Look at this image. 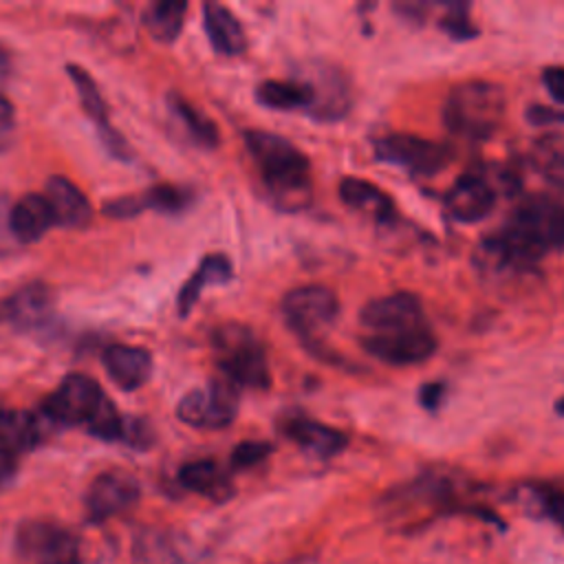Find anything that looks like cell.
I'll list each match as a JSON object with an SVG mask.
<instances>
[{
    "mask_svg": "<svg viewBox=\"0 0 564 564\" xmlns=\"http://www.w3.org/2000/svg\"><path fill=\"white\" fill-rule=\"evenodd\" d=\"M245 145L278 207L295 212L311 200L308 156L286 137L267 130H247Z\"/></svg>",
    "mask_w": 564,
    "mask_h": 564,
    "instance_id": "cell-1",
    "label": "cell"
},
{
    "mask_svg": "<svg viewBox=\"0 0 564 564\" xmlns=\"http://www.w3.org/2000/svg\"><path fill=\"white\" fill-rule=\"evenodd\" d=\"M498 234L518 260L533 269L544 253L564 251V203L540 194L529 196Z\"/></svg>",
    "mask_w": 564,
    "mask_h": 564,
    "instance_id": "cell-2",
    "label": "cell"
},
{
    "mask_svg": "<svg viewBox=\"0 0 564 564\" xmlns=\"http://www.w3.org/2000/svg\"><path fill=\"white\" fill-rule=\"evenodd\" d=\"M505 90L494 82L469 79L456 84L443 101L445 128L463 139L485 141L502 123L505 117Z\"/></svg>",
    "mask_w": 564,
    "mask_h": 564,
    "instance_id": "cell-3",
    "label": "cell"
},
{
    "mask_svg": "<svg viewBox=\"0 0 564 564\" xmlns=\"http://www.w3.org/2000/svg\"><path fill=\"white\" fill-rule=\"evenodd\" d=\"M212 346L223 377L236 388L267 390L271 386L264 346L249 326L238 322L220 324L212 335Z\"/></svg>",
    "mask_w": 564,
    "mask_h": 564,
    "instance_id": "cell-4",
    "label": "cell"
},
{
    "mask_svg": "<svg viewBox=\"0 0 564 564\" xmlns=\"http://www.w3.org/2000/svg\"><path fill=\"white\" fill-rule=\"evenodd\" d=\"M15 549L26 564H86L79 538L55 520L22 522Z\"/></svg>",
    "mask_w": 564,
    "mask_h": 564,
    "instance_id": "cell-5",
    "label": "cell"
},
{
    "mask_svg": "<svg viewBox=\"0 0 564 564\" xmlns=\"http://www.w3.org/2000/svg\"><path fill=\"white\" fill-rule=\"evenodd\" d=\"M108 401L110 399L101 392L93 377L68 375L57 390L46 397L42 412L51 423L88 427Z\"/></svg>",
    "mask_w": 564,
    "mask_h": 564,
    "instance_id": "cell-6",
    "label": "cell"
},
{
    "mask_svg": "<svg viewBox=\"0 0 564 564\" xmlns=\"http://www.w3.org/2000/svg\"><path fill=\"white\" fill-rule=\"evenodd\" d=\"M361 346L370 357L388 366H414L427 361L436 352L438 341L432 326L421 322L405 328L366 333Z\"/></svg>",
    "mask_w": 564,
    "mask_h": 564,
    "instance_id": "cell-7",
    "label": "cell"
},
{
    "mask_svg": "<svg viewBox=\"0 0 564 564\" xmlns=\"http://www.w3.org/2000/svg\"><path fill=\"white\" fill-rule=\"evenodd\" d=\"M372 148L379 161L399 165L416 176H430L441 172L452 156L447 145L412 132L383 134L372 143Z\"/></svg>",
    "mask_w": 564,
    "mask_h": 564,
    "instance_id": "cell-8",
    "label": "cell"
},
{
    "mask_svg": "<svg viewBox=\"0 0 564 564\" xmlns=\"http://www.w3.org/2000/svg\"><path fill=\"white\" fill-rule=\"evenodd\" d=\"M238 412V388L225 377L209 381L205 388L189 390L176 405L183 423L203 430L227 427Z\"/></svg>",
    "mask_w": 564,
    "mask_h": 564,
    "instance_id": "cell-9",
    "label": "cell"
},
{
    "mask_svg": "<svg viewBox=\"0 0 564 564\" xmlns=\"http://www.w3.org/2000/svg\"><path fill=\"white\" fill-rule=\"evenodd\" d=\"M337 313L339 300L335 291L322 284H302L282 297V315L300 337H311L330 326Z\"/></svg>",
    "mask_w": 564,
    "mask_h": 564,
    "instance_id": "cell-10",
    "label": "cell"
},
{
    "mask_svg": "<svg viewBox=\"0 0 564 564\" xmlns=\"http://www.w3.org/2000/svg\"><path fill=\"white\" fill-rule=\"evenodd\" d=\"M132 564H209L207 555L183 533L163 527H143L130 546Z\"/></svg>",
    "mask_w": 564,
    "mask_h": 564,
    "instance_id": "cell-11",
    "label": "cell"
},
{
    "mask_svg": "<svg viewBox=\"0 0 564 564\" xmlns=\"http://www.w3.org/2000/svg\"><path fill=\"white\" fill-rule=\"evenodd\" d=\"M139 482L132 474L121 471V469H108L101 471L99 476L93 478V482L86 489V516L93 522H104L110 520L130 507L137 505L139 500Z\"/></svg>",
    "mask_w": 564,
    "mask_h": 564,
    "instance_id": "cell-12",
    "label": "cell"
},
{
    "mask_svg": "<svg viewBox=\"0 0 564 564\" xmlns=\"http://www.w3.org/2000/svg\"><path fill=\"white\" fill-rule=\"evenodd\" d=\"M498 187L485 174H463L445 194V207L458 223H478L491 214Z\"/></svg>",
    "mask_w": 564,
    "mask_h": 564,
    "instance_id": "cell-13",
    "label": "cell"
},
{
    "mask_svg": "<svg viewBox=\"0 0 564 564\" xmlns=\"http://www.w3.org/2000/svg\"><path fill=\"white\" fill-rule=\"evenodd\" d=\"M359 322L366 328V333H379L421 324L425 322V315L419 295L410 291H397L370 300L359 311Z\"/></svg>",
    "mask_w": 564,
    "mask_h": 564,
    "instance_id": "cell-14",
    "label": "cell"
},
{
    "mask_svg": "<svg viewBox=\"0 0 564 564\" xmlns=\"http://www.w3.org/2000/svg\"><path fill=\"white\" fill-rule=\"evenodd\" d=\"M53 313V293L42 282H31L15 293H11L0 304V322L20 328L31 330L42 326L51 319Z\"/></svg>",
    "mask_w": 564,
    "mask_h": 564,
    "instance_id": "cell-15",
    "label": "cell"
},
{
    "mask_svg": "<svg viewBox=\"0 0 564 564\" xmlns=\"http://www.w3.org/2000/svg\"><path fill=\"white\" fill-rule=\"evenodd\" d=\"M302 79L313 88L315 101L311 108V115L322 121H333L346 115L350 106V86L346 84V77L330 68L319 66L311 70H302Z\"/></svg>",
    "mask_w": 564,
    "mask_h": 564,
    "instance_id": "cell-16",
    "label": "cell"
},
{
    "mask_svg": "<svg viewBox=\"0 0 564 564\" xmlns=\"http://www.w3.org/2000/svg\"><path fill=\"white\" fill-rule=\"evenodd\" d=\"M282 432L297 447H302L306 454L317 458H330L339 454L348 443L344 432L308 416H289L282 423Z\"/></svg>",
    "mask_w": 564,
    "mask_h": 564,
    "instance_id": "cell-17",
    "label": "cell"
},
{
    "mask_svg": "<svg viewBox=\"0 0 564 564\" xmlns=\"http://www.w3.org/2000/svg\"><path fill=\"white\" fill-rule=\"evenodd\" d=\"M101 361L110 379L123 390L141 388L152 372V355L141 346L110 344L104 350Z\"/></svg>",
    "mask_w": 564,
    "mask_h": 564,
    "instance_id": "cell-18",
    "label": "cell"
},
{
    "mask_svg": "<svg viewBox=\"0 0 564 564\" xmlns=\"http://www.w3.org/2000/svg\"><path fill=\"white\" fill-rule=\"evenodd\" d=\"M44 196H46V200L53 209L55 225H62V227H68V229H79L93 216L90 200L66 176H51L46 181Z\"/></svg>",
    "mask_w": 564,
    "mask_h": 564,
    "instance_id": "cell-19",
    "label": "cell"
},
{
    "mask_svg": "<svg viewBox=\"0 0 564 564\" xmlns=\"http://www.w3.org/2000/svg\"><path fill=\"white\" fill-rule=\"evenodd\" d=\"M9 225L11 234L18 240V245H31L40 240L51 225H55L53 209L44 194H24L18 203L11 205L9 212Z\"/></svg>",
    "mask_w": 564,
    "mask_h": 564,
    "instance_id": "cell-20",
    "label": "cell"
},
{
    "mask_svg": "<svg viewBox=\"0 0 564 564\" xmlns=\"http://www.w3.org/2000/svg\"><path fill=\"white\" fill-rule=\"evenodd\" d=\"M68 70V77L73 79V84L77 86V93H79V99H82V106L84 110L88 112V117H93L97 121V126L101 128V134H104V143L108 145V150L117 156H126L128 154V145H126V139L119 137L110 123H108V108H106V101L99 93V86L95 84V79L90 77L88 70H84L82 66L77 64H68L66 66Z\"/></svg>",
    "mask_w": 564,
    "mask_h": 564,
    "instance_id": "cell-21",
    "label": "cell"
},
{
    "mask_svg": "<svg viewBox=\"0 0 564 564\" xmlns=\"http://www.w3.org/2000/svg\"><path fill=\"white\" fill-rule=\"evenodd\" d=\"M339 198L344 200V205H348L350 209L359 212L361 216H366L379 225L392 223L397 216L392 198L383 189L372 185L370 181H364L357 176L341 178Z\"/></svg>",
    "mask_w": 564,
    "mask_h": 564,
    "instance_id": "cell-22",
    "label": "cell"
},
{
    "mask_svg": "<svg viewBox=\"0 0 564 564\" xmlns=\"http://www.w3.org/2000/svg\"><path fill=\"white\" fill-rule=\"evenodd\" d=\"M203 22L216 53L234 57L247 48L245 29L227 7L218 2H207L203 7Z\"/></svg>",
    "mask_w": 564,
    "mask_h": 564,
    "instance_id": "cell-23",
    "label": "cell"
},
{
    "mask_svg": "<svg viewBox=\"0 0 564 564\" xmlns=\"http://www.w3.org/2000/svg\"><path fill=\"white\" fill-rule=\"evenodd\" d=\"M44 436V423L29 410H0V445L20 456L33 449Z\"/></svg>",
    "mask_w": 564,
    "mask_h": 564,
    "instance_id": "cell-24",
    "label": "cell"
},
{
    "mask_svg": "<svg viewBox=\"0 0 564 564\" xmlns=\"http://www.w3.org/2000/svg\"><path fill=\"white\" fill-rule=\"evenodd\" d=\"M234 278V269L227 256L223 253H209L200 260L198 269L189 275V280L181 286L176 304H178V313L185 317L192 306L198 302L200 293L212 286V284H225Z\"/></svg>",
    "mask_w": 564,
    "mask_h": 564,
    "instance_id": "cell-25",
    "label": "cell"
},
{
    "mask_svg": "<svg viewBox=\"0 0 564 564\" xmlns=\"http://www.w3.org/2000/svg\"><path fill=\"white\" fill-rule=\"evenodd\" d=\"M178 482L185 489H189L194 494H200L205 498H212L216 502L227 500L231 496V491H234L231 480L225 474V469L218 463L209 460V458L185 463L178 469Z\"/></svg>",
    "mask_w": 564,
    "mask_h": 564,
    "instance_id": "cell-26",
    "label": "cell"
},
{
    "mask_svg": "<svg viewBox=\"0 0 564 564\" xmlns=\"http://www.w3.org/2000/svg\"><path fill=\"white\" fill-rule=\"evenodd\" d=\"M256 99L273 110H306L311 112L313 88L300 79H267L256 88Z\"/></svg>",
    "mask_w": 564,
    "mask_h": 564,
    "instance_id": "cell-27",
    "label": "cell"
},
{
    "mask_svg": "<svg viewBox=\"0 0 564 564\" xmlns=\"http://www.w3.org/2000/svg\"><path fill=\"white\" fill-rule=\"evenodd\" d=\"M520 502L538 518H549L564 531V489L555 485H527L518 491Z\"/></svg>",
    "mask_w": 564,
    "mask_h": 564,
    "instance_id": "cell-28",
    "label": "cell"
},
{
    "mask_svg": "<svg viewBox=\"0 0 564 564\" xmlns=\"http://www.w3.org/2000/svg\"><path fill=\"white\" fill-rule=\"evenodd\" d=\"M185 13H187L185 2H176V0L154 2L145 11V26L154 40L174 42L183 29Z\"/></svg>",
    "mask_w": 564,
    "mask_h": 564,
    "instance_id": "cell-29",
    "label": "cell"
},
{
    "mask_svg": "<svg viewBox=\"0 0 564 564\" xmlns=\"http://www.w3.org/2000/svg\"><path fill=\"white\" fill-rule=\"evenodd\" d=\"M170 106L192 134V139L205 148H214L218 143V128L212 119H207L198 108L185 101L181 95H170Z\"/></svg>",
    "mask_w": 564,
    "mask_h": 564,
    "instance_id": "cell-30",
    "label": "cell"
},
{
    "mask_svg": "<svg viewBox=\"0 0 564 564\" xmlns=\"http://www.w3.org/2000/svg\"><path fill=\"white\" fill-rule=\"evenodd\" d=\"M535 163L544 181L564 192V143L562 141H542L535 148Z\"/></svg>",
    "mask_w": 564,
    "mask_h": 564,
    "instance_id": "cell-31",
    "label": "cell"
},
{
    "mask_svg": "<svg viewBox=\"0 0 564 564\" xmlns=\"http://www.w3.org/2000/svg\"><path fill=\"white\" fill-rule=\"evenodd\" d=\"M189 200H192V194L176 185H156L139 196L141 209L152 207L161 212H181L189 205Z\"/></svg>",
    "mask_w": 564,
    "mask_h": 564,
    "instance_id": "cell-32",
    "label": "cell"
},
{
    "mask_svg": "<svg viewBox=\"0 0 564 564\" xmlns=\"http://www.w3.org/2000/svg\"><path fill=\"white\" fill-rule=\"evenodd\" d=\"M438 29L454 40H471L478 33V29L471 24V18L465 4L445 7V13L438 18Z\"/></svg>",
    "mask_w": 564,
    "mask_h": 564,
    "instance_id": "cell-33",
    "label": "cell"
},
{
    "mask_svg": "<svg viewBox=\"0 0 564 564\" xmlns=\"http://www.w3.org/2000/svg\"><path fill=\"white\" fill-rule=\"evenodd\" d=\"M271 443L267 441H242L240 445L234 447L231 452V465L236 469H247L258 463H262L271 454Z\"/></svg>",
    "mask_w": 564,
    "mask_h": 564,
    "instance_id": "cell-34",
    "label": "cell"
},
{
    "mask_svg": "<svg viewBox=\"0 0 564 564\" xmlns=\"http://www.w3.org/2000/svg\"><path fill=\"white\" fill-rule=\"evenodd\" d=\"M9 212H11L9 200L4 196H0V256H9V253H13L20 247L18 240L11 234Z\"/></svg>",
    "mask_w": 564,
    "mask_h": 564,
    "instance_id": "cell-35",
    "label": "cell"
},
{
    "mask_svg": "<svg viewBox=\"0 0 564 564\" xmlns=\"http://www.w3.org/2000/svg\"><path fill=\"white\" fill-rule=\"evenodd\" d=\"M542 84L553 101L564 106V66H546L542 73Z\"/></svg>",
    "mask_w": 564,
    "mask_h": 564,
    "instance_id": "cell-36",
    "label": "cell"
},
{
    "mask_svg": "<svg viewBox=\"0 0 564 564\" xmlns=\"http://www.w3.org/2000/svg\"><path fill=\"white\" fill-rule=\"evenodd\" d=\"M15 130V110L11 101L0 93V150L9 145Z\"/></svg>",
    "mask_w": 564,
    "mask_h": 564,
    "instance_id": "cell-37",
    "label": "cell"
},
{
    "mask_svg": "<svg viewBox=\"0 0 564 564\" xmlns=\"http://www.w3.org/2000/svg\"><path fill=\"white\" fill-rule=\"evenodd\" d=\"M394 11H397L403 20H408V22H412V24H421V22H425V18H427L430 4H425V2H399V4H394Z\"/></svg>",
    "mask_w": 564,
    "mask_h": 564,
    "instance_id": "cell-38",
    "label": "cell"
},
{
    "mask_svg": "<svg viewBox=\"0 0 564 564\" xmlns=\"http://www.w3.org/2000/svg\"><path fill=\"white\" fill-rule=\"evenodd\" d=\"M443 397H445V386L443 383H425L419 392V401L425 410H436L441 403H443Z\"/></svg>",
    "mask_w": 564,
    "mask_h": 564,
    "instance_id": "cell-39",
    "label": "cell"
},
{
    "mask_svg": "<svg viewBox=\"0 0 564 564\" xmlns=\"http://www.w3.org/2000/svg\"><path fill=\"white\" fill-rule=\"evenodd\" d=\"M527 119L535 126H544V123H555V121H564V110H551L546 106H531L527 110Z\"/></svg>",
    "mask_w": 564,
    "mask_h": 564,
    "instance_id": "cell-40",
    "label": "cell"
},
{
    "mask_svg": "<svg viewBox=\"0 0 564 564\" xmlns=\"http://www.w3.org/2000/svg\"><path fill=\"white\" fill-rule=\"evenodd\" d=\"M18 469V456L0 445V489L13 478Z\"/></svg>",
    "mask_w": 564,
    "mask_h": 564,
    "instance_id": "cell-41",
    "label": "cell"
},
{
    "mask_svg": "<svg viewBox=\"0 0 564 564\" xmlns=\"http://www.w3.org/2000/svg\"><path fill=\"white\" fill-rule=\"evenodd\" d=\"M11 73V55L7 48L0 46V82H4Z\"/></svg>",
    "mask_w": 564,
    "mask_h": 564,
    "instance_id": "cell-42",
    "label": "cell"
},
{
    "mask_svg": "<svg viewBox=\"0 0 564 564\" xmlns=\"http://www.w3.org/2000/svg\"><path fill=\"white\" fill-rule=\"evenodd\" d=\"M555 412H557V414H562V416H564V397H562V399H557V401H555Z\"/></svg>",
    "mask_w": 564,
    "mask_h": 564,
    "instance_id": "cell-43",
    "label": "cell"
}]
</instances>
